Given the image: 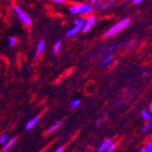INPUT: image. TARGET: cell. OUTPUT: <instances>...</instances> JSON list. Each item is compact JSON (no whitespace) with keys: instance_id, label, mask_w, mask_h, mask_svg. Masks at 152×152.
I'll use <instances>...</instances> for the list:
<instances>
[{"instance_id":"d4e9b609","label":"cell","mask_w":152,"mask_h":152,"mask_svg":"<svg viewBox=\"0 0 152 152\" xmlns=\"http://www.w3.org/2000/svg\"><path fill=\"white\" fill-rule=\"evenodd\" d=\"M133 46H134V41H131V43H130V44L129 45V48H132Z\"/></svg>"},{"instance_id":"ffe728a7","label":"cell","mask_w":152,"mask_h":152,"mask_svg":"<svg viewBox=\"0 0 152 152\" xmlns=\"http://www.w3.org/2000/svg\"><path fill=\"white\" fill-rule=\"evenodd\" d=\"M150 126H151V120H148V124L145 126V129H144V132H147L149 129H150Z\"/></svg>"},{"instance_id":"5bb4252c","label":"cell","mask_w":152,"mask_h":152,"mask_svg":"<svg viewBox=\"0 0 152 152\" xmlns=\"http://www.w3.org/2000/svg\"><path fill=\"white\" fill-rule=\"evenodd\" d=\"M8 41H9V45H8V47L11 48V47H13L14 45L16 44V42H17V38H16V37H10L8 38Z\"/></svg>"},{"instance_id":"8fae6325","label":"cell","mask_w":152,"mask_h":152,"mask_svg":"<svg viewBox=\"0 0 152 152\" xmlns=\"http://www.w3.org/2000/svg\"><path fill=\"white\" fill-rule=\"evenodd\" d=\"M15 141H16V137H13V139L9 140V141L4 146V151H7L9 148H11L12 145H13L14 143H15Z\"/></svg>"},{"instance_id":"484cf974","label":"cell","mask_w":152,"mask_h":152,"mask_svg":"<svg viewBox=\"0 0 152 152\" xmlns=\"http://www.w3.org/2000/svg\"><path fill=\"white\" fill-rule=\"evenodd\" d=\"M146 76H147V72H143V73H142V77H145Z\"/></svg>"},{"instance_id":"9c48e42d","label":"cell","mask_w":152,"mask_h":152,"mask_svg":"<svg viewBox=\"0 0 152 152\" xmlns=\"http://www.w3.org/2000/svg\"><path fill=\"white\" fill-rule=\"evenodd\" d=\"M113 52H110L108 55H107V56L102 60V62H101V64H100V66H106L110 60H111V58H112V57H113Z\"/></svg>"},{"instance_id":"7c38bea8","label":"cell","mask_w":152,"mask_h":152,"mask_svg":"<svg viewBox=\"0 0 152 152\" xmlns=\"http://www.w3.org/2000/svg\"><path fill=\"white\" fill-rule=\"evenodd\" d=\"M44 49H45V42H44V40H41L37 45V54L43 52Z\"/></svg>"},{"instance_id":"6da1fadb","label":"cell","mask_w":152,"mask_h":152,"mask_svg":"<svg viewBox=\"0 0 152 152\" xmlns=\"http://www.w3.org/2000/svg\"><path fill=\"white\" fill-rule=\"evenodd\" d=\"M130 20L129 18H126V19H124L122 21H120L119 23H118L117 25H115L113 27H111L106 34V37H108L110 36H112V35H115L116 33H118V31H120L122 28H124V27H126L127 26H129Z\"/></svg>"},{"instance_id":"603a6c76","label":"cell","mask_w":152,"mask_h":152,"mask_svg":"<svg viewBox=\"0 0 152 152\" xmlns=\"http://www.w3.org/2000/svg\"><path fill=\"white\" fill-rule=\"evenodd\" d=\"M63 150H64L63 148H58L57 150H55V151H53V152H63Z\"/></svg>"},{"instance_id":"52a82bcc","label":"cell","mask_w":152,"mask_h":152,"mask_svg":"<svg viewBox=\"0 0 152 152\" xmlns=\"http://www.w3.org/2000/svg\"><path fill=\"white\" fill-rule=\"evenodd\" d=\"M81 28H82V27H80V26H75V27H73L72 29L68 30V31L66 32V37H72V36L77 34V33L80 31Z\"/></svg>"},{"instance_id":"9a60e30c","label":"cell","mask_w":152,"mask_h":152,"mask_svg":"<svg viewBox=\"0 0 152 152\" xmlns=\"http://www.w3.org/2000/svg\"><path fill=\"white\" fill-rule=\"evenodd\" d=\"M61 44V40H58L57 43L55 44V49H54V54H58L59 51V47Z\"/></svg>"},{"instance_id":"5b68a950","label":"cell","mask_w":152,"mask_h":152,"mask_svg":"<svg viewBox=\"0 0 152 152\" xmlns=\"http://www.w3.org/2000/svg\"><path fill=\"white\" fill-rule=\"evenodd\" d=\"M38 120H39V117H36V118L30 119L28 122L26 123V127H25V129H26V130H29V129H31L36 125V124L38 122Z\"/></svg>"},{"instance_id":"ba28073f","label":"cell","mask_w":152,"mask_h":152,"mask_svg":"<svg viewBox=\"0 0 152 152\" xmlns=\"http://www.w3.org/2000/svg\"><path fill=\"white\" fill-rule=\"evenodd\" d=\"M65 121V119H61V120H59V121H58L56 124H54L53 126H51L48 129V133H50V132H52V131H54V130H56L60 125H62V123Z\"/></svg>"},{"instance_id":"8992f818","label":"cell","mask_w":152,"mask_h":152,"mask_svg":"<svg viewBox=\"0 0 152 152\" xmlns=\"http://www.w3.org/2000/svg\"><path fill=\"white\" fill-rule=\"evenodd\" d=\"M112 144V141H111V140H105L102 144H101V146L99 148V152H103L104 150H107V148Z\"/></svg>"},{"instance_id":"277c9868","label":"cell","mask_w":152,"mask_h":152,"mask_svg":"<svg viewBox=\"0 0 152 152\" xmlns=\"http://www.w3.org/2000/svg\"><path fill=\"white\" fill-rule=\"evenodd\" d=\"M95 22H96V18H95V17H91V18H89L86 21L85 25L83 26V27H82V32H84V33L88 32V31L91 28V27H92V26L95 24Z\"/></svg>"},{"instance_id":"cb8c5ba5","label":"cell","mask_w":152,"mask_h":152,"mask_svg":"<svg viewBox=\"0 0 152 152\" xmlns=\"http://www.w3.org/2000/svg\"><path fill=\"white\" fill-rule=\"evenodd\" d=\"M54 3H63L62 0H53Z\"/></svg>"},{"instance_id":"7402d4cb","label":"cell","mask_w":152,"mask_h":152,"mask_svg":"<svg viewBox=\"0 0 152 152\" xmlns=\"http://www.w3.org/2000/svg\"><path fill=\"white\" fill-rule=\"evenodd\" d=\"M141 2H142V1H141V0H134V1H133L132 3L136 5V4H140Z\"/></svg>"},{"instance_id":"e0dca14e","label":"cell","mask_w":152,"mask_h":152,"mask_svg":"<svg viewBox=\"0 0 152 152\" xmlns=\"http://www.w3.org/2000/svg\"><path fill=\"white\" fill-rule=\"evenodd\" d=\"M116 146H117V144H116V143L111 144V145H110V146L107 148V152H113V151H114V149H115V148H116Z\"/></svg>"},{"instance_id":"7a4b0ae2","label":"cell","mask_w":152,"mask_h":152,"mask_svg":"<svg viewBox=\"0 0 152 152\" xmlns=\"http://www.w3.org/2000/svg\"><path fill=\"white\" fill-rule=\"evenodd\" d=\"M14 10L17 12V15L18 17V18L26 26H31L32 25V21H31V18L28 17L26 13H25L17 5H14Z\"/></svg>"},{"instance_id":"2e32d148","label":"cell","mask_w":152,"mask_h":152,"mask_svg":"<svg viewBox=\"0 0 152 152\" xmlns=\"http://www.w3.org/2000/svg\"><path fill=\"white\" fill-rule=\"evenodd\" d=\"M79 104H80V100H79V99H75V100H72V101H71L70 107H71L72 108H75V107H77Z\"/></svg>"},{"instance_id":"4fadbf2b","label":"cell","mask_w":152,"mask_h":152,"mask_svg":"<svg viewBox=\"0 0 152 152\" xmlns=\"http://www.w3.org/2000/svg\"><path fill=\"white\" fill-rule=\"evenodd\" d=\"M141 117L143 118H145V119H148V120H151V116L146 111V110H142L141 111Z\"/></svg>"},{"instance_id":"83f0119b","label":"cell","mask_w":152,"mask_h":152,"mask_svg":"<svg viewBox=\"0 0 152 152\" xmlns=\"http://www.w3.org/2000/svg\"><path fill=\"white\" fill-rule=\"evenodd\" d=\"M152 110V104H149V111Z\"/></svg>"},{"instance_id":"3957f363","label":"cell","mask_w":152,"mask_h":152,"mask_svg":"<svg viewBox=\"0 0 152 152\" xmlns=\"http://www.w3.org/2000/svg\"><path fill=\"white\" fill-rule=\"evenodd\" d=\"M77 13H80V14H88L90 12H92V7L88 5H85V4H80V5H77Z\"/></svg>"},{"instance_id":"4316f807","label":"cell","mask_w":152,"mask_h":152,"mask_svg":"<svg viewBox=\"0 0 152 152\" xmlns=\"http://www.w3.org/2000/svg\"><path fill=\"white\" fill-rule=\"evenodd\" d=\"M140 152H147V151H146V149H145V148H141Z\"/></svg>"},{"instance_id":"30bf717a","label":"cell","mask_w":152,"mask_h":152,"mask_svg":"<svg viewBox=\"0 0 152 152\" xmlns=\"http://www.w3.org/2000/svg\"><path fill=\"white\" fill-rule=\"evenodd\" d=\"M86 23V20L83 19V18H77L74 21V24L76 26H80V27H83V26L85 25Z\"/></svg>"},{"instance_id":"ac0fdd59","label":"cell","mask_w":152,"mask_h":152,"mask_svg":"<svg viewBox=\"0 0 152 152\" xmlns=\"http://www.w3.org/2000/svg\"><path fill=\"white\" fill-rule=\"evenodd\" d=\"M7 140V134L3 135L1 137H0V144H4Z\"/></svg>"},{"instance_id":"d6986e66","label":"cell","mask_w":152,"mask_h":152,"mask_svg":"<svg viewBox=\"0 0 152 152\" xmlns=\"http://www.w3.org/2000/svg\"><path fill=\"white\" fill-rule=\"evenodd\" d=\"M70 13L72 14V15H75V14L77 13V6H74L70 8Z\"/></svg>"},{"instance_id":"44dd1931","label":"cell","mask_w":152,"mask_h":152,"mask_svg":"<svg viewBox=\"0 0 152 152\" xmlns=\"http://www.w3.org/2000/svg\"><path fill=\"white\" fill-rule=\"evenodd\" d=\"M147 152H152V143L149 142L147 146V148H145Z\"/></svg>"}]
</instances>
